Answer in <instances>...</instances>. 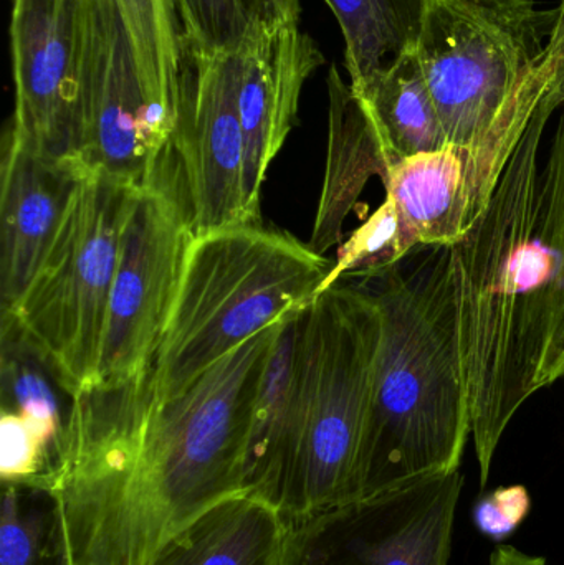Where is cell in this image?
Masks as SVG:
<instances>
[{
	"label": "cell",
	"instance_id": "obj_1",
	"mask_svg": "<svg viewBox=\"0 0 564 565\" xmlns=\"http://www.w3.org/2000/svg\"><path fill=\"white\" fill-rule=\"evenodd\" d=\"M280 322L169 401L149 397V371L73 397L45 490L60 565H149L195 518L244 493L252 407Z\"/></svg>",
	"mask_w": 564,
	"mask_h": 565
},
{
	"label": "cell",
	"instance_id": "obj_2",
	"mask_svg": "<svg viewBox=\"0 0 564 565\" xmlns=\"http://www.w3.org/2000/svg\"><path fill=\"white\" fill-rule=\"evenodd\" d=\"M562 106L564 93L540 109L489 205L449 247L482 488L517 412L564 377V254L540 162L546 125Z\"/></svg>",
	"mask_w": 564,
	"mask_h": 565
},
{
	"label": "cell",
	"instance_id": "obj_3",
	"mask_svg": "<svg viewBox=\"0 0 564 565\" xmlns=\"http://www.w3.org/2000/svg\"><path fill=\"white\" fill-rule=\"evenodd\" d=\"M363 281L381 342L350 501L459 471L472 435L449 247L417 248Z\"/></svg>",
	"mask_w": 564,
	"mask_h": 565
},
{
	"label": "cell",
	"instance_id": "obj_4",
	"mask_svg": "<svg viewBox=\"0 0 564 565\" xmlns=\"http://www.w3.org/2000/svg\"><path fill=\"white\" fill-rule=\"evenodd\" d=\"M334 262L264 222L198 235L146 388L182 394L252 335L313 301Z\"/></svg>",
	"mask_w": 564,
	"mask_h": 565
},
{
	"label": "cell",
	"instance_id": "obj_5",
	"mask_svg": "<svg viewBox=\"0 0 564 565\" xmlns=\"http://www.w3.org/2000/svg\"><path fill=\"white\" fill-rule=\"evenodd\" d=\"M380 342V305L366 281H338L305 308L290 523L350 501Z\"/></svg>",
	"mask_w": 564,
	"mask_h": 565
},
{
	"label": "cell",
	"instance_id": "obj_6",
	"mask_svg": "<svg viewBox=\"0 0 564 565\" xmlns=\"http://www.w3.org/2000/svg\"><path fill=\"white\" fill-rule=\"evenodd\" d=\"M138 188L88 171L10 316L75 397L98 384L113 280Z\"/></svg>",
	"mask_w": 564,
	"mask_h": 565
},
{
	"label": "cell",
	"instance_id": "obj_7",
	"mask_svg": "<svg viewBox=\"0 0 564 565\" xmlns=\"http://www.w3.org/2000/svg\"><path fill=\"white\" fill-rule=\"evenodd\" d=\"M194 237L171 149L126 218L96 385L125 384L152 367Z\"/></svg>",
	"mask_w": 564,
	"mask_h": 565
},
{
	"label": "cell",
	"instance_id": "obj_8",
	"mask_svg": "<svg viewBox=\"0 0 564 565\" xmlns=\"http://www.w3.org/2000/svg\"><path fill=\"white\" fill-rule=\"evenodd\" d=\"M464 481L454 471L291 521L284 565H449Z\"/></svg>",
	"mask_w": 564,
	"mask_h": 565
},
{
	"label": "cell",
	"instance_id": "obj_9",
	"mask_svg": "<svg viewBox=\"0 0 564 565\" xmlns=\"http://www.w3.org/2000/svg\"><path fill=\"white\" fill-rule=\"evenodd\" d=\"M83 156L88 171L151 184L174 131L152 109L118 0H86L82 40Z\"/></svg>",
	"mask_w": 564,
	"mask_h": 565
},
{
	"label": "cell",
	"instance_id": "obj_10",
	"mask_svg": "<svg viewBox=\"0 0 564 565\" xmlns=\"http://www.w3.org/2000/svg\"><path fill=\"white\" fill-rule=\"evenodd\" d=\"M172 154L195 237L251 224L237 52H207L182 40Z\"/></svg>",
	"mask_w": 564,
	"mask_h": 565
},
{
	"label": "cell",
	"instance_id": "obj_11",
	"mask_svg": "<svg viewBox=\"0 0 564 565\" xmlns=\"http://www.w3.org/2000/svg\"><path fill=\"white\" fill-rule=\"evenodd\" d=\"M85 2L13 0L10 20L15 113L9 128L30 151L82 168Z\"/></svg>",
	"mask_w": 564,
	"mask_h": 565
},
{
	"label": "cell",
	"instance_id": "obj_12",
	"mask_svg": "<svg viewBox=\"0 0 564 565\" xmlns=\"http://www.w3.org/2000/svg\"><path fill=\"white\" fill-rule=\"evenodd\" d=\"M237 53L245 211L252 222H262V188L268 168L297 121L305 82L323 65L324 56L298 22H252Z\"/></svg>",
	"mask_w": 564,
	"mask_h": 565
},
{
	"label": "cell",
	"instance_id": "obj_13",
	"mask_svg": "<svg viewBox=\"0 0 564 565\" xmlns=\"http://www.w3.org/2000/svg\"><path fill=\"white\" fill-rule=\"evenodd\" d=\"M86 169L30 151L12 129L0 162V296L9 311L42 265Z\"/></svg>",
	"mask_w": 564,
	"mask_h": 565
},
{
	"label": "cell",
	"instance_id": "obj_14",
	"mask_svg": "<svg viewBox=\"0 0 564 565\" xmlns=\"http://www.w3.org/2000/svg\"><path fill=\"white\" fill-rule=\"evenodd\" d=\"M307 306L281 319L280 329L255 392L245 450L242 483L244 494L272 504L284 516L294 483L291 444L301 326Z\"/></svg>",
	"mask_w": 564,
	"mask_h": 565
},
{
	"label": "cell",
	"instance_id": "obj_15",
	"mask_svg": "<svg viewBox=\"0 0 564 565\" xmlns=\"http://www.w3.org/2000/svg\"><path fill=\"white\" fill-rule=\"evenodd\" d=\"M328 154L323 189L308 247L327 254L343 244L348 215L357 207L371 178L386 181L394 162L377 131L376 122L337 66L328 75Z\"/></svg>",
	"mask_w": 564,
	"mask_h": 565
},
{
	"label": "cell",
	"instance_id": "obj_16",
	"mask_svg": "<svg viewBox=\"0 0 564 565\" xmlns=\"http://www.w3.org/2000/svg\"><path fill=\"white\" fill-rule=\"evenodd\" d=\"M290 530L277 508L235 494L174 534L149 565H284Z\"/></svg>",
	"mask_w": 564,
	"mask_h": 565
},
{
	"label": "cell",
	"instance_id": "obj_17",
	"mask_svg": "<svg viewBox=\"0 0 564 565\" xmlns=\"http://www.w3.org/2000/svg\"><path fill=\"white\" fill-rule=\"evenodd\" d=\"M417 247H453L469 231L466 162L454 146L394 164L383 182Z\"/></svg>",
	"mask_w": 564,
	"mask_h": 565
},
{
	"label": "cell",
	"instance_id": "obj_18",
	"mask_svg": "<svg viewBox=\"0 0 564 565\" xmlns=\"http://www.w3.org/2000/svg\"><path fill=\"white\" fill-rule=\"evenodd\" d=\"M353 92L370 109L394 164L449 146L416 50Z\"/></svg>",
	"mask_w": 564,
	"mask_h": 565
},
{
	"label": "cell",
	"instance_id": "obj_19",
	"mask_svg": "<svg viewBox=\"0 0 564 565\" xmlns=\"http://www.w3.org/2000/svg\"><path fill=\"white\" fill-rule=\"evenodd\" d=\"M344 36L350 85L363 88L419 42L429 0H324Z\"/></svg>",
	"mask_w": 564,
	"mask_h": 565
},
{
	"label": "cell",
	"instance_id": "obj_20",
	"mask_svg": "<svg viewBox=\"0 0 564 565\" xmlns=\"http://www.w3.org/2000/svg\"><path fill=\"white\" fill-rule=\"evenodd\" d=\"M131 36L142 88L152 109L175 131L182 26L174 0H118Z\"/></svg>",
	"mask_w": 564,
	"mask_h": 565
},
{
	"label": "cell",
	"instance_id": "obj_21",
	"mask_svg": "<svg viewBox=\"0 0 564 565\" xmlns=\"http://www.w3.org/2000/svg\"><path fill=\"white\" fill-rule=\"evenodd\" d=\"M393 202L384 199L376 212L338 248L337 262L320 292L341 280H371L396 267L417 250ZM317 295V296H318Z\"/></svg>",
	"mask_w": 564,
	"mask_h": 565
},
{
	"label": "cell",
	"instance_id": "obj_22",
	"mask_svg": "<svg viewBox=\"0 0 564 565\" xmlns=\"http://www.w3.org/2000/svg\"><path fill=\"white\" fill-rule=\"evenodd\" d=\"M182 40L207 52H237L252 25L242 0H174Z\"/></svg>",
	"mask_w": 564,
	"mask_h": 565
},
{
	"label": "cell",
	"instance_id": "obj_23",
	"mask_svg": "<svg viewBox=\"0 0 564 565\" xmlns=\"http://www.w3.org/2000/svg\"><path fill=\"white\" fill-rule=\"evenodd\" d=\"M29 488L3 484L0 508V565H40L52 540L53 513L46 518L26 501Z\"/></svg>",
	"mask_w": 564,
	"mask_h": 565
},
{
	"label": "cell",
	"instance_id": "obj_24",
	"mask_svg": "<svg viewBox=\"0 0 564 565\" xmlns=\"http://www.w3.org/2000/svg\"><path fill=\"white\" fill-rule=\"evenodd\" d=\"M532 497L523 484L500 487L477 500L472 510L479 533L496 543L512 537L532 511Z\"/></svg>",
	"mask_w": 564,
	"mask_h": 565
},
{
	"label": "cell",
	"instance_id": "obj_25",
	"mask_svg": "<svg viewBox=\"0 0 564 565\" xmlns=\"http://www.w3.org/2000/svg\"><path fill=\"white\" fill-rule=\"evenodd\" d=\"M555 242L564 254V113L556 126L549 159L543 164Z\"/></svg>",
	"mask_w": 564,
	"mask_h": 565
},
{
	"label": "cell",
	"instance_id": "obj_26",
	"mask_svg": "<svg viewBox=\"0 0 564 565\" xmlns=\"http://www.w3.org/2000/svg\"><path fill=\"white\" fill-rule=\"evenodd\" d=\"M252 22H298L300 0H242Z\"/></svg>",
	"mask_w": 564,
	"mask_h": 565
},
{
	"label": "cell",
	"instance_id": "obj_27",
	"mask_svg": "<svg viewBox=\"0 0 564 565\" xmlns=\"http://www.w3.org/2000/svg\"><path fill=\"white\" fill-rule=\"evenodd\" d=\"M490 565H549L545 557L530 556L522 553L517 547L509 544H500L492 556H490Z\"/></svg>",
	"mask_w": 564,
	"mask_h": 565
}]
</instances>
